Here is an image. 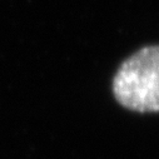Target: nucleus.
Listing matches in <instances>:
<instances>
[{
	"mask_svg": "<svg viewBox=\"0 0 159 159\" xmlns=\"http://www.w3.org/2000/svg\"><path fill=\"white\" fill-rule=\"evenodd\" d=\"M111 88L116 102L129 110L159 111V45L144 47L124 60Z\"/></svg>",
	"mask_w": 159,
	"mask_h": 159,
	"instance_id": "obj_1",
	"label": "nucleus"
}]
</instances>
